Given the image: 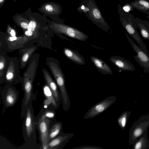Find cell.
<instances>
[{"instance_id":"6da1fadb","label":"cell","mask_w":149,"mask_h":149,"mask_svg":"<svg viewBox=\"0 0 149 149\" xmlns=\"http://www.w3.org/2000/svg\"><path fill=\"white\" fill-rule=\"evenodd\" d=\"M46 64L50 69L61 91L63 109L67 111L69 109L70 102L65 86L64 75L59 61L54 57H49L46 59Z\"/></svg>"},{"instance_id":"7a4b0ae2","label":"cell","mask_w":149,"mask_h":149,"mask_svg":"<svg viewBox=\"0 0 149 149\" xmlns=\"http://www.w3.org/2000/svg\"><path fill=\"white\" fill-rule=\"evenodd\" d=\"M79 8L94 24L106 31L109 27L102 17L94 0H83Z\"/></svg>"},{"instance_id":"3957f363","label":"cell","mask_w":149,"mask_h":149,"mask_svg":"<svg viewBox=\"0 0 149 149\" xmlns=\"http://www.w3.org/2000/svg\"><path fill=\"white\" fill-rule=\"evenodd\" d=\"M149 127V114L141 116L130 128L129 138V145H133L136 140Z\"/></svg>"},{"instance_id":"277c9868","label":"cell","mask_w":149,"mask_h":149,"mask_svg":"<svg viewBox=\"0 0 149 149\" xmlns=\"http://www.w3.org/2000/svg\"><path fill=\"white\" fill-rule=\"evenodd\" d=\"M49 26L56 33L64 34L78 40L84 41L89 38L82 32L64 24L53 22Z\"/></svg>"},{"instance_id":"5b68a950","label":"cell","mask_w":149,"mask_h":149,"mask_svg":"<svg viewBox=\"0 0 149 149\" xmlns=\"http://www.w3.org/2000/svg\"><path fill=\"white\" fill-rule=\"evenodd\" d=\"M19 63L17 57H8L6 65L4 72V80L12 83L20 78Z\"/></svg>"},{"instance_id":"8992f818","label":"cell","mask_w":149,"mask_h":149,"mask_svg":"<svg viewBox=\"0 0 149 149\" xmlns=\"http://www.w3.org/2000/svg\"><path fill=\"white\" fill-rule=\"evenodd\" d=\"M116 97L112 95L105 98L91 107L83 117L85 119L93 118L107 109L116 101Z\"/></svg>"},{"instance_id":"52a82bcc","label":"cell","mask_w":149,"mask_h":149,"mask_svg":"<svg viewBox=\"0 0 149 149\" xmlns=\"http://www.w3.org/2000/svg\"><path fill=\"white\" fill-rule=\"evenodd\" d=\"M126 37L133 50L135 51L136 55L134 56L136 61L143 67V71L146 73V70L149 64V55L147 54L140 47H139L129 37L126 33L125 32Z\"/></svg>"},{"instance_id":"ba28073f","label":"cell","mask_w":149,"mask_h":149,"mask_svg":"<svg viewBox=\"0 0 149 149\" xmlns=\"http://www.w3.org/2000/svg\"><path fill=\"white\" fill-rule=\"evenodd\" d=\"M38 123L43 148L47 149L49 141V120L47 118L41 117Z\"/></svg>"},{"instance_id":"9c48e42d","label":"cell","mask_w":149,"mask_h":149,"mask_svg":"<svg viewBox=\"0 0 149 149\" xmlns=\"http://www.w3.org/2000/svg\"><path fill=\"white\" fill-rule=\"evenodd\" d=\"M109 60L119 70V71H134L136 68L130 61L123 57L117 56H112Z\"/></svg>"},{"instance_id":"30bf717a","label":"cell","mask_w":149,"mask_h":149,"mask_svg":"<svg viewBox=\"0 0 149 149\" xmlns=\"http://www.w3.org/2000/svg\"><path fill=\"white\" fill-rule=\"evenodd\" d=\"M74 136L73 133L63 134L60 135L49 142L47 145V149L56 148L60 146L63 147Z\"/></svg>"},{"instance_id":"8fae6325","label":"cell","mask_w":149,"mask_h":149,"mask_svg":"<svg viewBox=\"0 0 149 149\" xmlns=\"http://www.w3.org/2000/svg\"><path fill=\"white\" fill-rule=\"evenodd\" d=\"M64 55L74 63L80 65H84L85 62L83 57L77 51L68 48H64Z\"/></svg>"},{"instance_id":"7c38bea8","label":"cell","mask_w":149,"mask_h":149,"mask_svg":"<svg viewBox=\"0 0 149 149\" xmlns=\"http://www.w3.org/2000/svg\"><path fill=\"white\" fill-rule=\"evenodd\" d=\"M41 12L51 15H58L61 12V6L54 2H48L42 5L38 8Z\"/></svg>"},{"instance_id":"4fadbf2b","label":"cell","mask_w":149,"mask_h":149,"mask_svg":"<svg viewBox=\"0 0 149 149\" xmlns=\"http://www.w3.org/2000/svg\"><path fill=\"white\" fill-rule=\"evenodd\" d=\"M91 62L97 70L104 74L112 75L113 72L109 66L104 61L100 58L93 56L90 57Z\"/></svg>"},{"instance_id":"5bb4252c","label":"cell","mask_w":149,"mask_h":149,"mask_svg":"<svg viewBox=\"0 0 149 149\" xmlns=\"http://www.w3.org/2000/svg\"><path fill=\"white\" fill-rule=\"evenodd\" d=\"M42 71L46 83L51 90L55 100L58 101L59 96L56 84L47 70L43 68Z\"/></svg>"},{"instance_id":"9a60e30c","label":"cell","mask_w":149,"mask_h":149,"mask_svg":"<svg viewBox=\"0 0 149 149\" xmlns=\"http://www.w3.org/2000/svg\"><path fill=\"white\" fill-rule=\"evenodd\" d=\"M37 49V46L35 45L22 50V53L19 60L21 69H24L26 66L31 56Z\"/></svg>"},{"instance_id":"2e32d148","label":"cell","mask_w":149,"mask_h":149,"mask_svg":"<svg viewBox=\"0 0 149 149\" xmlns=\"http://www.w3.org/2000/svg\"><path fill=\"white\" fill-rule=\"evenodd\" d=\"M129 4L132 8L138 11L149 14V1L134 0Z\"/></svg>"},{"instance_id":"e0dca14e","label":"cell","mask_w":149,"mask_h":149,"mask_svg":"<svg viewBox=\"0 0 149 149\" xmlns=\"http://www.w3.org/2000/svg\"><path fill=\"white\" fill-rule=\"evenodd\" d=\"M136 19L137 27L139 29L141 35L149 40V22L138 17L136 18Z\"/></svg>"},{"instance_id":"ac0fdd59","label":"cell","mask_w":149,"mask_h":149,"mask_svg":"<svg viewBox=\"0 0 149 149\" xmlns=\"http://www.w3.org/2000/svg\"><path fill=\"white\" fill-rule=\"evenodd\" d=\"M147 130L140 136L133 148V149H148L149 148V141L148 139Z\"/></svg>"},{"instance_id":"d6986e66","label":"cell","mask_w":149,"mask_h":149,"mask_svg":"<svg viewBox=\"0 0 149 149\" xmlns=\"http://www.w3.org/2000/svg\"><path fill=\"white\" fill-rule=\"evenodd\" d=\"M13 19L16 24L24 31L27 30L30 21L24 16L17 14L14 16Z\"/></svg>"},{"instance_id":"ffe728a7","label":"cell","mask_w":149,"mask_h":149,"mask_svg":"<svg viewBox=\"0 0 149 149\" xmlns=\"http://www.w3.org/2000/svg\"><path fill=\"white\" fill-rule=\"evenodd\" d=\"M25 126L26 134L29 137L33 131V118L29 108L28 109L26 113Z\"/></svg>"},{"instance_id":"44dd1931","label":"cell","mask_w":149,"mask_h":149,"mask_svg":"<svg viewBox=\"0 0 149 149\" xmlns=\"http://www.w3.org/2000/svg\"><path fill=\"white\" fill-rule=\"evenodd\" d=\"M17 99L16 94L11 88L7 90L5 97V103L7 106H11L15 103Z\"/></svg>"},{"instance_id":"7402d4cb","label":"cell","mask_w":149,"mask_h":149,"mask_svg":"<svg viewBox=\"0 0 149 149\" xmlns=\"http://www.w3.org/2000/svg\"><path fill=\"white\" fill-rule=\"evenodd\" d=\"M131 113V111H124L118 119L117 122L118 124L120 127L123 130H124L126 127Z\"/></svg>"},{"instance_id":"603a6c76","label":"cell","mask_w":149,"mask_h":149,"mask_svg":"<svg viewBox=\"0 0 149 149\" xmlns=\"http://www.w3.org/2000/svg\"><path fill=\"white\" fill-rule=\"evenodd\" d=\"M43 91L44 94L47 99L50 101L51 103L55 107H57V104L52 92L47 84L44 86Z\"/></svg>"},{"instance_id":"cb8c5ba5","label":"cell","mask_w":149,"mask_h":149,"mask_svg":"<svg viewBox=\"0 0 149 149\" xmlns=\"http://www.w3.org/2000/svg\"><path fill=\"white\" fill-rule=\"evenodd\" d=\"M62 127V124L61 123H58L53 125L49 133V140L54 138L59 134L61 130Z\"/></svg>"},{"instance_id":"d4e9b609","label":"cell","mask_w":149,"mask_h":149,"mask_svg":"<svg viewBox=\"0 0 149 149\" xmlns=\"http://www.w3.org/2000/svg\"><path fill=\"white\" fill-rule=\"evenodd\" d=\"M8 57L3 54H1L0 56V81L4 80V72L6 65Z\"/></svg>"},{"instance_id":"484cf974","label":"cell","mask_w":149,"mask_h":149,"mask_svg":"<svg viewBox=\"0 0 149 149\" xmlns=\"http://www.w3.org/2000/svg\"><path fill=\"white\" fill-rule=\"evenodd\" d=\"M38 24L36 19L33 17H31L30 19L27 31L33 35L35 33L38 27Z\"/></svg>"},{"instance_id":"4316f807","label":"cell","mask_w":149,"mask_h":149,"mask_svg":"<svg viewBox=\"0 0 149 149\" xmlns=\"http://www.w3.org/2000/svg\"><path fill=\"white\" fill-rule=\"evenodd\" d=\"M6 31L9 36L15 37L16 36V31L8 24L7 27Z\"/></svg>"},{"instance_id":"83f0119b","label":"cell","mask_w":149,"mask_h":149,"mask_svg":"<svg viewBox=\"0 0 149 149\" xmlns=\"http://www.w3.org/2000/svg\"><path fill=\"white\" fill-rule=\"evenodd\" d=\"M74 149H104L99 146L90 145L83 146L73 148Z\"/></svg>"},{"instance_id":"f1b7e54d","label":"cell","mask_w":149,"mask_h":149,"mask_svg":"<svg viewBox=\"0 0 149 149\" xmlns=\"http://www.w3.org/2000/svg\"><path fill=\"white\" fill-rule=\"evenodd\" d=\"M54 114L53 112L51 111H47L45 112L42 116L41 117H46L48 118H52L54 117Z\"/></svg>"},{"instance_id":"f546056e","label":"cell","mask_w":149,"mask_h":149,"mask_svg":"<svg viewBox=\"0 0 149 149\" xmlns=\"http://www.w3.org/2000/svg\"><path fill=\"white\" fill-rule=\"evenodd\" d=\"M132 8L129 3H127L125 4L123 8V9L126 12H128L130 10H131V9Z\"/></svg>"},{"instance_id":"4dcf8cb0","label":"cell","mask_w":149,"mask_h":149,"mask_svg":"<svg viewBox=\"0 0 149 149\" xmlns=\"http://www.w3.org/2000/svg\"><path fill=\"white\" fill-rule=\"evenodd\" d=\"M51 103V102L50 101L47 99L44 102V107H47V106Z\"/></svg>"},{"instance_id":"1f68e13d","label":"cell","mask_w":149,"mask_h":149,"mask_svg":"<svg viewBox=\"0 0 149 149\" xmlns=\"http://www.w3.org/2000/svg\"><path fill=\"white\" fill-rule=\"evenodd\" d=\"M6 0H0V8L3 6Z\"/></svg>"},{"instance_id":"d6a6232c","label":"cell","mask_w":149,"mask_h":149,"mask_svg":"<svg viewBox=\"0 0 149 149\" xmlns=\"http://www.w3.org/2000/svg\"><path fill=\"white\" fill-rule=\"evenodd\" d=\"M146 72H147L149 73V64L148 65V66L146 69Z\"/></svg>"},{"instance_id":"836d02e7","label":"cell","mask_w":149,"mask_h":149,"mask_svg":"<svg viewBox=\"0 0 149 149\" xmlns=\"http://www.w3.org/2000/svg\"><path fill=\"white\" fill-rule=\"evenodd\" d=\"M147 17L148 19L149 20V16H147Z\"/></svg>"},{"instance_id":"e575fe53","label":"cell","mask_w":149,"mask_h":149,"mask_svg":"<svg viewBox=\"0 0 149 149\" xmlns=\"http://www.w3.org/2000/svg\"><path fill=\"white\" fill-rule=\"evenodd\" d=\"M15 1V2H16V0H13Z\"/></svg>"}]
</instances>
